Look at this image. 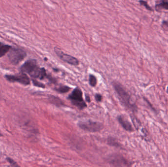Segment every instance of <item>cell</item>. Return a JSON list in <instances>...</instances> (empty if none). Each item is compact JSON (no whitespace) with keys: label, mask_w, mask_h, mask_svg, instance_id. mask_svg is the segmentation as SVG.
Returning <instances> with one entry per match:
<instances>
[{"label":"cell","mask_w":168,"mask_h":167,"mask_svg":"<svg viewBox=\"0 0 168 167\" xmlns=\"http://www.w3.org/2000/svg\"><path fill=\"white\" fill-rule=\"evenodd\" d=\"M21 70L24 73H27L32 77L42 80L46 76V70L44 68H40L34 59L27 61L21 67Z\"/></svg>","instance_id":"cell-1"},{"label":"cell","mask_w":168,"mask_h":167,"mask_svg":"<svg viewBox=\"0 0 168 167\" xmlns=\"http://www.w3.org/2000/svg\"><path fill=\"white\" fill-rule=\"evenodd\" d=\"M115 89L120 97V99L122 103L128 109L134 110L136 109V106L131 101V97L128 92L118 82H115L113 84Z\"/></svg>","instance_id":"cell-2"},{"label":"cell","mask_w":168,"mask_h":167,"mask_svg":"<svg viewBox=\"0 0 168 167\" xmlns=\"http://www.w3.org/2000/svg\"><path fill=\"white\" fill-rule=\"evenodd\" d=\"M8 55L9 61L13 65H17L22 61L27 56L25 51L16 48H11Z\"/></svg>","instance_id":"cell-3"},{"label":"cell","mask_w":168,"mask_h":167,"mask_svg":"<svg viewBox=\"0 0 168 167\" xmlns=\"http://www.w3.org/2000/svg\"><path fill=\"white\" fill-rule=\"evenodd\" d=\"M69 99L71 101L72 104L75 105L80 109H83L87 106L83 99V93L81 90L76 88L73 91L69 97Z\"/></svg>","instance_id":"cell-4"},{"label":"cell","mask_w":168,"mask_h":167,"mask_svg":"<svg viewBox=\"0 0 168 167\" xmlns=\"http://www.w3.org/2000/svg\"><path fill=\"white\" fill-rule=\"evenodd\" d=\"M78 125L84 131L91 132H98L103 128L102 124L100 123L90 120L80 121Z\"/></svg>","instance_id":"cell-5"},{"label":"cell","mask_w":168,"mask_h":167,"mask_svg":"<svg viewBox=\"0 0 168 167\" xmlns=\"http://www.w3.org/2000/svg\"><path fill=\"white\" fill-rule=\"evenodd\" d=\"M54 51L56 55L62 60H63V61L66 62L72 65L77 66L79 65V62L77 59L73 56H71L70 55L64 54V52L58 47H55Z\"/></svg>","instance_id":"cell-6"},{"label":"cell","mask_w":168,"mask_h":167,"mask_svg":"<svg viewBox=\"0 0 168 167\" xmlns=\"http://www.w3.org/2000/svg\"><path fill=\"white\" fill-rule=\"evenodd\" d=\"M5 78L10 82H18L24 85H29L30 80L27 74L24 73L18 75H6Z\"/></svg>","instance_id":"cell-7"},{"label":"cell","mask_w":168,"mask_h":167,"mask_svg":"<svg viewBox=\"0 0 168 167\" xmlns=\"http://www.w3.org/2000/svg\"><path fill=\"white\" fill-rule=\"evenodd\" d=\"M118 122L120 123V124L125 131L129 132H132L133 131V128L131 123L127 119L121 116H119L118 118Z\"/></svg>","instance_id":"cell-8"},{"label":"cell","mask_w":168,"mask_h":167,"mask_svg":"<svg viewBox=\"0 0 168 167\" xmlns=\"http://www.w3.org/2000/svg\"><path fill=\"white\" fill-rule=\"evenodd\" d=\"M11 47L8 45H0V58L4 56L8 51H10Z\"/></svg>","instance_id":"cell-9"},{"label":"cell","mask_w":168,"mask_h":167,"mask_svg":"<svg viewBox=\"0 0 168 167\" xmlns=\"http://www.w3.org/2000/svg\"><path fill=\"white\" fill-rule=\"evenodd\" d=\"M156 6L159 8H162L163 9L168 10V1L166 0H162L159 4H157Z\"/></svg>","instance_id":"cell-10"},{"label":"cell","mask_w":168,"mask_h":167,"mask_svg":"<svg viewBox=\"0 0 168 167\" xmlns=\"http://www.w3.org/2000/svg\"><path fill=\"white\" fill-rule=\"evenodd\" d=\"M89 84L92 87H95L97 84V80L95 76L92 74H90L89 77Z\"/></svg>","instance_id":"cell-11"},{"label":"cell","mask_w":168,"mask_h":167,"mask_svg":"<svg viewBox=\"0 0 168 167\" xmlns=\"http://www.w3.org/2000/svg\"><path fill=\"white\" fill-rule=\"evenodd\" d=\"M69 87L67 86H60V87L58 89H57L56 90L58 92L60 93H66L70 90Z\"/></svg>","instance_id":"cell-12"},{"label":"cell","mask_w":168,"mask_h":167,"mask_svg":"<svg viewBox=\"0 0 168 167\" xmlns=\"http://www.w3.org/2000/svg\"><path fill=\"white\" fill-rule=\"evenodd\" d=\"M133 123L134 124L135 127L136 128H138L140 127L141 124L140 121L137 120V119L135 117H134V116L131 117Z\"/></svg>","instance_id":"cell-13"},{"label":"cell","mask_w":168,"mask_h":167,"mask_svg":"<svg viewBox=\"0 0 168 167\" xmlns=\"http://www.w3.org/2000/svg\"><path fill=\"white\" fill-rule=\"evenodd\" d=\"M51 101L52 103H54V102H55V104L57 105H62V102H61V100L59 99L58 98H56V97H54V96L51 97Z\"/></svg>","instance_id":"cell-14"},{"label":"cell","mask_w":168,"mask_h":167,"mask_svg":"<svg viewBox=\"0 0 168 167\" xmlns=\"http://www.w3.org/2000/svg\"><path fill=\"white\" fill-rule=\"evenodd\" d=\"M140 3L141 5H144L147 9H148L149 11H153V9L151 8V7H150V6H149V5H148V4H147V3L146 2L143 1V0H141V1H140Z\"/></svg>","instance_id":"cell-15"},{"label":"cell","mask_w":168,"mask_h":167,"mask_svg":"<svg viewBox=\"0 0 168 167\" xmlns=\"http://www.w3.org/2000/svg\"><path fill=\"white\" fill-rule=\"evenodd\" d=\"M33 82L34 85L35 86H37V87H40L44 88L45 86L44 84H41L40 82H38V81L35 80H33Z\"/></svg>","instance_id":"cell-16"},{"label":"cell","mask_w":168,"mask_h":167,"mask_svg":"<svg viewBox=\"0 0 168 167\" xmlns=\"http://www.w3.org/2000/svg\"><path fill=\"white\" fill-rule=\"evenodd\" d=\"M7 160L8 161V162L10 163L12 166H18V165L16 164V162L14 161L12 159H11V158H7Z\"/></svg>","instance_id":"cell-17"},{"label":"cell","mask_w":168,"mask_h":167,"mask_svg":"<svg viewBox=\"0 0 168 167\" xmlns=\"http://www.w3.org/2000/svg\"><path fill=\"white\" fill-rule=\"evenodd\" d=\"M95 99L98 102H100L102 99V96L100 94H97L95 95Z\"/></svg>","instance_id":"cell-18"},{"label":"cell","mask_w":168,"mask_h":167,"mask_svg":"<svg viewBox=\"0 0 168 167\" xmlns=\"http://www.w3.org/2000/svg\"><path fill=\"white\" fill-rule=\"evenodd\" d=\"M86 99L88 102H90V99H89V96H86Z\"/></svg>","instance_id":"cell-19"},{"label":"cell","mask_w":168,"mask_h":167,"mask_svg":"<svg viewBox=\"0 0 168 167\" xmlns=\"http://www.w3.org/2000/svg\"><path fill=\"white\" fill-rule=\"evenodd\" d=\"M167 93H168V87H167Z\"/></svg>","instance_id":"cell-20"},{"label":"cell","mask_w":168,"mask_h":167,"mask_svg":"<svg viewBox=\"0 0 168 167\" xmlns=\"http://www.w3.org/2000/svg\"><path fill=\"white\" fill-rule=\"evenodd\" d=\"M2 44V43H1V42H0V45H1Z\"/></svg>","instance_id":"cell-21"}]
</instances>
